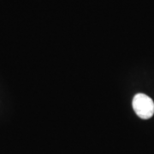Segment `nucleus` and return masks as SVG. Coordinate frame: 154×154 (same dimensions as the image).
Listing matches in <instances>:
<instances>
[{
  "mask_svg": "<svg viewBox=\"0 0 154 154\" xmlns=\"http://www.w3.org/2000/svg\"><path fill=\"white\" fill-rule=\"evenodd\" d=\"M132 105L136 115L142 119H149L153 116V100L146 94H136L133 99Z\"/></svg>",
  "mask_w": 154,
  "mask_h": 154,
  "instance_id": "1",
  "label": "nucleus"
}]
</instances>
